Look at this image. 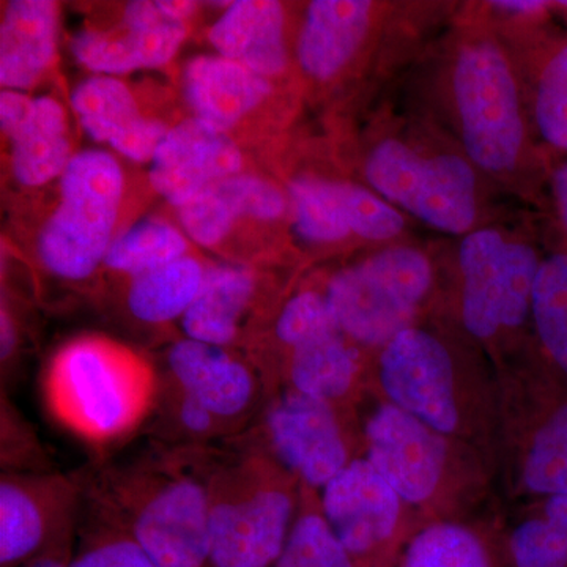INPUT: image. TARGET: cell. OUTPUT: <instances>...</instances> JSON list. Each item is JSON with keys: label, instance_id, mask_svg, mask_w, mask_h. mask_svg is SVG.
Masks as SVG:
<instances>
[{"label": "cell", "instance_id": "7402d4cb", "mask_svg": "<svg viewBox=\"0 0 567 567\" xmlns=\"http://www.w3.org/2000/svg\"><path fill=\"white\" fill-rule=\"evenodd\" d=\"M514 59L536 140L567 156V33L533 28L518 40Z\"/></svg>", "mask_w": 567, "mask_h": 567}, {"label": "cell", "instance_id": "6da1fadb", "mask_svg": "<svg viewBox=\"0 0 567 567\" xmlns=\"http://www.w3.org/2000/svg\"><path fill=\"white\" fill-rule=\"evenodd\" d=\"M372 394L476 447L495 466L498 377L457 328L423 320L391 339L372 358Z\"/></svg>", "mask_w": 567, "mask_h": 567}, {"label": "cell", "instance_id": "5bb4252c", "mask_svg": "<svg viewBox=\"0 0 567 567\" xmlns=\"http://www.w3.org/2000/svg\"><path fill=\"white\" fill-rule=\"evenodd\" d=\"M196 10V2L183 0H134L112 28L78 32L71 39V52L96 76L162 69L181 50L188 33L186 21Z\"/></svg>", "mask_w": 567, "mask_h": 567}, {"label": "cell", "instance_id": "7c38bea8", "mask_svg": "<svg viewBox=\"0 0 567 567\" xmlns=\"http://www.w3.org/2000/svg\"><path fill=\"white\" fill-rule=\"evenodd\" d=\"M126 535L156 567H207L212 547L210 476L173 473L145 484Z\"/></svg>", "mask_w": 567, "mask_h": 567}, {"label": "cell", "instance_id": "ba28073f", "mask_svg": "<svg viewBox=\"0 0 567 567\" xmlns=\"http://www.w3.org/2000/svg\"><path fill=\"white\" fill-rule=\"evenodd\" d=\"M435 289V265L423 249L390 245L336 271L323 292L342 333L375 354L423 322Z\"/></svg>", "mask_w": 567, "mask_h": 567}, {"label": "cell", "instance_id": "1f68e13d", "mask_svg": "<svg viewBox=\"0 0 567 567\" xmlns=\"http://www.w3.org/2000/svg\"><path fill=\"white\" fill-rule=\"evenodd\" d=\"M505 544L513 567H567V494L525 503Z\"/></svg>", "mask_w": 567, "mask_h": 567}, {"label": "cell", "instance_id": "4dcf8cb0", "mask_svg": "<svg viewBox=\"0 0 567 567\" xmlns=\"http://www.w3.org/2000/svg\"><path fill=\"white\" fill-rule=\"evenodd\" d=\"M205 270L207 267L188 254L132 278L126 295L130 312L148 324L182 320L203 287Z\"/></svg>", "mask_w": 567, "mask_h": 567}, {"label": "cell", "instance_id": "44dd1931", "mask_svg": "<svg viewBox=\"0 0 567 567\" xmlns=\"http://www.w3.org/2000/svg\"><path fill=\"white\" fill-rule=\"evenodd\" d=\"M372 358L336 328L287 352L286 388L353 412L372 394Z\"/></svg>", "mask_w": 567, "mask_h": 567}, {"label": "cell", "instance_id": "4fadbf2b", "mask_svg": "<svg viewBox=\"0 0 567 567\" xmlns=\"http://www.w3.org/2000/svg\"><path fill=\"white\" fill-rule=\"evenodd\" d=\"M338 406L298 393L282 391L265 415L268 453L301 484L319 494L358 454L347 421Z\"/></svg>", "mask_w": 567, "mask_h": 567}, {"label": "cell", "instance_id": "e0dca14e", "mask_svg": "<svg viewBox=\"0 0 567 567\" xmlns=\"http://www.w3.org/2000/svg\"><path fill=\"white\" fill-rule=\"evenodd\" d=\"M0 128L10 145L14 181L29 188L61 178L71 152L69 114L52 96L2 91Z\"/></svg>", "mask_w": 567, "mask_h": 567}, {"label": "cell", "instance_id": "5b68a950", "mask_svg": "<svg viewBox=\"0 0 567 567\" xmlns=\"http://www.w3.org/2000/svg\"><path fill=\"white\" fill-rule=\"evenodd\" d=\"M496 377V477L524 505L567 494V382L535 349Z\"/></svg>", "mask_w": 567, "mask_h": 567}, {"label": "cell", "instance_id": "d6986e66", "mask_svg": "<svg viewBox=\"0 0 567 567\" xmlns=\"http://www.w3.org/2000/svg\"><path fill=\"white\" fill-rule=\"evenodd\" d=\"M386 7L371 0H315L298 32L297 61L309 80L331 82L360 55Z\"/></svg>", "mask_w": 567, "mask_h": 567}, {"label": "cell", "instance_id": "f1b7e54d", "mask_svg": "<svg viewBox=\"0 0 567 567\" xmlns=\"http://www.w3.org/2000/svg\"><path fill=\"white\" fill-rule=\"evenodd\" d=\"M398 567H513L505 536L468 522L424 525L410 540Z\"/></svg>", "mask_w": 567, "mask_h": 567}, {"label": "cell", "instance_id": "30bf717a", "mask_svg": "<svg viewBox=\"0 0 567 567\" xmlns=\"http://www.w3.org/2000/svg\"><path fill=\"white\" fill-rule=\"evenodd\" d=\"M125 189L121 163L102 148L74 153L59 178V203L39 237L51 275L82 281L104 264Z\"/></svg>", "mask_w": 567, "mask_h": 567}, {"label": "cell", "instance_id": "8d00e7d4", "mask_svg": "<svg viewBox=\"0 0 567 567\" xmlns=\"http://www.w3.org/2000/svg\"><path fill=\"white\" fill-rule=\"evenodd\" d=\"M548 186L558 221L567 233V156L548 164Z\"/></svg>", "mask_w": 567, "mask_h": 567}, {"label": "cell", "instance_id": "8992f818", "mask_svg": "<svg viewBox=\"0 0 567 567\" xmlns=\"http://www.w3.org/2000/svg\"><path fill=\"white\" fill-rule=\"evenodd\" d=\"M210 475L207 567H274L301 505L303 487L270 453Z\"/></svg>", "mask_w": 567, "mask_h": 567}, {"label": "cell", "instance_id": "8fae6325", "mask_svg": "<svg viewBox=\"0 0 567 567\" xmlns=\"http://www.w3.org/2000/svg\"><path fill=\"white\" fill-rule=\"evenodd\" d=\"M319 503L354 567H398L410 540L424 527L363 456L354 457L319 492Z\"/></svg>", "mask_w": 567, "mask_h": 567}, {"label": "cell", "instance_id": "277c9868", "mask_svg": "<svg viewBox=\"0 0 567 567\" xmlns=\"http://www.w3.org/2000/svg\"><path fill=\"white\" fill-rule=\"evenodd\" d=\"M543 257L533 241L503 227H477L458 244L454 324L496 372L535 349L533 298Z\"/></svg>", "mask_w": 567, "mask_h": 567}, {"label": "cell", "instance_id": "f35d334b", "mask_svg": "<svg viewBox=\"0 0 567 567\" xmlns=\"http://www.w3.org/2000/svg\"><path fill=\"white\" fill-rule=\"evenodd\" d=\"M0 327H2V360H7L17 346V331H14L13 320L6 308L2 309V316H0Z\"/></svg>", "mask_w": 567, "mask_h": 567}, {"label": "cell", "instance_id": "ac0fdd59", "mask_svg": "<svg viewBox=\"0 0 567 567\" xmlns=\"http://www.w3.org/2000/svg\"><path fill=\"white\" fill-rule=\"evenodd\" d=\"M167 368L178 395L203 406L219 425L246 416L259 399L252 369L226 347L183 338L171 346Z\"/></svg>", "mask_w": 567, "mask_h": 567}, {"label": "cell", "instance_id": "cb8c5ba5", "mask_svg": "<svg viewBox=\"0 0 567 567\" xmlns=\"http://www.w3.org/2000/svg\"><path fill=\"white\" fill-rule=\"evenodd\" d=\"M182 82L194 118L227 134L274 93L271 80L219 54L193 58Z\"/></svg>", "mask_w": 567, "mask_h": 567}, {"label": "cell", "instance_id": "d6a6232c", "mask_svg": "<svg viewBox=\"0 0 567 567\" xmlns=\"http://www.w3.org/2000/svg\"><path fill=\"white\" fill-rule=\"evenodd\" d=\"M185 256H188V238L181 229L164 219L145 218L112 240L104 265L136 278Z\"/></svg>", "mask_w": 567, "mask_h": 567}, {"label": "cell", "instance_id": "ffe728a7", "mask_svg": "<svg viewBox=\"0 0 567 567\" xmlns=\"http://www.w3.org/2000/svg\"><path fill=\"white\" fill-rule=\"evenodd\" d=\"M82 132L134 163H151L167 133L163 122L142 115L132 89L112 76H93L71 92Z\"/></svg>", "mask_w": 567, "mask_h": 567}, {"label": "cell", "instance_id": "9a60e30c", "mask_svg": "<svg viewBox=\"0 0 567 567\" xmlns=\"http://www.w3.org/2000/svg\"><path fill=\"white\" fill-rule=\"evenodd\" d=\"M295 234L311 245L349 238L391 244L405 230V215L365 185L300 175L287 186Z\"/></svg>", "mask_w": 567, "mask_h": 567}, {"label": "cell", "instance_id": "3957f363", "mask_svg": "<svg viewBox=\"0 0 567 567\" xmlns=\"http://www.w3.org/2000/svg\"><path fill=\"white\" fill-rule=\"evenodd\" d=\"M365 413L363 456L424 525L466 522L486 496L495 466L476 447L440 434L379 395Z\"/></svg>", "mask_w": 567, "mask_h": 567}, {"label": "cell", "instance_id": "e575fe53", "mask_svg": "<svg viewBox=\"0 0 567 567\" xmlns=\"http://www.w3.org/2000/svg\"><path fill=\"white\" fill-rule=\"evenodd\" d=\"M339 328L324 292L301 290L282 306L275 323L279 344L290 352L301 342Z\"/></svg>", "mask_w": 567, "mask_h": 567}, {"label": "cell", "instance_id": "9c48e42d", "mask_svg": "<svg viewBox=\"0 0 567 567\" xmlns=\"http://www.w3.org/2000/svg\"><path fill=\"white\" fill-rule=\"evenodd\" d=\"M147 368L122 347L82 338L63 347L52 363L48 393L55 413L92 440L125 434L151 399Z\"/></svg>", "mask_w": 567, "mask_h": 567}, {"label": "cell", "instance_id": "d590c367", "mask_svg": "<svg viewBox=\"0 0 567 567\" xmlns=\"http://www.w3.org/2000/svg\"><path fill=\"white\" fill-rule=\"evenodd\" d=\"M70 567H156L144 550L126 535H107L95 540L73 559Z\"/></svg>", "mask_w": 567, "mask_h": 567}, {"label": "cell", "instance_id": "52a82bcc", "mask_svg": "<svg viewBox=\"0 0 567 567\" xmlns=\"http://www.w3.org/2000/svg\"><path fill=\"white\" fill-rule=\"evenodd\" d=\"M363 174L368 188L432 229L465 237L483 227L481 174L461 151L385 136L369 148Z\"/></svg>", "mask_w": 567, "mask_h": 567}, {"label": "cell", "instance_id": "603a6c76", "mask_svg": "<svg viewBox=\"0 0 567 567\" xmlns=\"http://www.w3.org/2000/svg\"><path fill=\"white\" fill-rule=\"evenodd\" d=\"M289 197L259 175L237 174L215 183L178 208L183 234L213 248L226 240L238 219L274 223L289 210Z\"/></svg>", "mask_w": 567, "mask_h": 567}, {"label": "cell", "instance_id": "836d02e7", "mask_svg": "<svg viewBox=\"0 0 567 567\" xmlns=\"http://www.w3.org/2000/svg\"><path fill=\"white\" fill-rule=\"evenodd\" d=\"M274 567H354L323 517L317 492L303 487L300 511Z\"/></svg>", "mask_w": 567, "mask_h": 567}, {"label": "cell", "instance_id": "d4e9b609", "mask_svg": "<svg viewBox=\"0 0 567 567\" xmlns=\"http://www.w3.org/2000/svg\"><path fill=\"white\" fill-rule=\"evenodd\" d=\"M216 54L274 80L289 66L286 7L276 0H237L213 22Z\"/></svg>", "mask_w": 567, "mask_h": 567}, {"label": "cell", "instance_id": "f546056e", "mask_svg": "<svg viewBox=\"0 0 567 567\" xmlns=\"http://www.w3.org/2000/svg\"><path fill=\"white\" fill-rule=\"evenodd\" d=\"M544 254L533 298V346L540 360L567 382V233Z\"/></svg>", "mask_w": 567, "mask_h": 567}, {"label": "cell", "instance_id": "83f0119b", "mask_svg": "<svg viewBox=\"0 0 567 567\" xmlns=\"http://www.w3.org/2000/svg\"><path fill=\"white\" fill-rule=\"evenodd\" d=\"M256 286V276L245 265L207 267L203 287L181 320L185 338L219 347L233 344L252 303Z\"/></svg>", "mask_w": 567, "mask_h": 567}, {"label": "cell", "instance_id": "4316f807", "mask_svg": "<svg viewBox=\"0 0 567 567\" xmlns=\"http://www.w3.org/2000/svg\"><path fill=\"white\" fill-rule=\"evenodd\" d=\"M70 488L52 481L3 476L0 484V563L24 565L58 527V516L70 505Z\"/></svg>", "mask_w": 567, "mask_h": 567}, {"label": "cell", "instance_id": "7a4b0ae2", "mask_svg": "<svg viewBox=\"0 0 567 567\" xmlns=\"http://www.w3.org/2000/svg\"><path fill=\"white\" fill-rule=\"evenodd\" d=\"M446 95L461 152L477 173L528 188L536 178H548L550 163L537 148L520 71L499 37L472 32L458 40Z\"/></svg>", "mask_w": 567, "mask_h": 567}, {"label": "cell", "instance_id": "74e56055", "mask_svg": "<svg viewBox=\"0 0 567 567\" xmlns=\"http://www.w3.org/2000/svg\"><path fill=\"white\" fill-rule=\"evenodd\" d=\"M492 9L505 11L507 14H516L518 18H533L539 20L546 11L554 9L555 3L544 0H499L492 2Z\"/></svg>", "mask_w": 567, "mask_h": 567}, {"label": "cell", "instance_id": "2e32d148", "mask_svg": "<svg viewBox=\"0 0 567 567\" xmlns=\"http://www.w3.org/2000/svg\"><path fill=\"white\" fill-rule=\"evenodd\" d=\"M241 169L244 155L233 137L192 117L167 130L153 155L148 181L178 210Z\"/></svg>", "mask_w": 567, "mask_h": 567}, {"label": "cell", "instance_id": "ab89813d", "mask_svg": "<svg viewBox=\"0 0 567 567\" xmlns=\"http://www.w3.org/2000/svg\"><path fill=\"white\" fill-rule=\"evenodd\" d=\"M25 567H70V565H66L58 555H41V557L28 563Z\"/></svg>", "mask_w": 567, "mask_h": 567}, {"label": "cell", "instance_id": "484cf974", "mask_svg": "<svg viewBox=\"0 0 567 567\" xmlns=\"http://www.w3.org/2000/svg\"><path fill=\"white\" fill-rule=\"evenodd\" d=\"M61 10L52 0H11L0 22V84L29 92L58 58Z\"/></svg>", "mask_w": 567, "mask_h": 567}]
</instances>
